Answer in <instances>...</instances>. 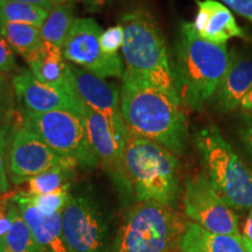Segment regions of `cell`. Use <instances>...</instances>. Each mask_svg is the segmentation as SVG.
<instances>
[{
    "mask_svg": "<svg viewBox=\"0 0 252 252\" xmlns=\"http://www.w3.org/2000/svg\"><path fill=\"white\" fill-rule=\"evenodd\" d=\"M86 6L87 11L89 12H99L109 6L113 0H80Z\"/></svg>",
    "mask_w": 252,
    "mask_h": 252,
    "instance_id": "cell-33",
    "label": "cell"
},
{
    "mask_svg": "<svg viewBox=\"0 0 252 252\" xmlns=\"http://www.w3.org/2000/svg\"><path fill=\"white\" fill-rule=\"evenodd\" d=\"M187 223L174 208L137 202L116 232L111 252H173Z\"/></svg>",
    "mask_w": 252,
    "mask_h": 252,
    "instance_id": "cell-5",
    "label": "cell"
},
{
    "mask_svg": "<svg viewBox=\"0 0 252 252\" xmlns=\"http://www.w3.org/2000/svg\"><path fill=\"white\" fill-rule=\"evenodd\" d=\"M0 252H7V251H6V249H5L4 245H2L1 242H0Z\"/></svg>",
    "mask_w": 252,
    "mask_h": 252,
    "instance_id": "cell-38",
    "label": "cell"
},
{
    "mask_svg": "<svg viewBox=\"0 0 252 252\" xmlns=\"http://www.w3.org/2000/svg\"><path fill=\"white\" fill-rule=\"evenodd\" d=\"M30 70L37 80L52 86L68 83V63L64 62L62 49L42 41L26 59Z\"/></svg>",
    "mask_w": 252,
    "mask_h": 252,
    "instance_id": "cell-19",
    "label": "cell"
},
{
    "mask_svg": "<svg viewBox=\"0 0 252 252\" xmlns=\"http://www.w3.org/2000/svg\"><path fill=\"white\" fill-rule=\"evenodd\" d=\"M48 11L36 6L14 1L0 0V24L21 23L41 27L46 20Z\"/></svg>",
    "mask_w": 252,
    "mask_h": 252,
    "instance_id": "cell-24",
    "label": "cell"
},
{
    "mask_svg": "<svg viewBox=\"0 0 252 252\" xmlns=\"http://www.w3.org/2000/svg\"><path fill=\"white\" fill-rule=\"evenodd\" d=\"M11 83L21 110L37 113L65 110L81 116L82 102L69 81L63 86H52L37 80L30 69H21Z\"/></svg>",
    "mask_w": 252,
    "mask_h": 252,
    "instance_id": "cell-13",
    "label": "cell"
},
{
    "mask_svg": "<svg viewBox=\"0 0 252 252\" xmlns=\"http://www.w3.org/2000/svg\"><path fill=\"white\" fill-rule=\"evenodd\" d=\"M100 48L106 55H118L119 49H122L124 43V28L121 24L108 28L102 32L99 36Z\"/></svg>",
    "mask_w": 252,
    "mask_h": 252,
    "instance_id": "cell-27",
    "label": "cell"
},
{
    "mask_svg": "<svg viewBox=\"0 0 252 252\" xmlns=\"http://www.w3.org/2000/svg\"><path fill=\"white\" fill-rule=\"evenodd\" d=\"M0 34L5 37L13 52L25 60L42 42L40 28L30 24H0Z\"/></svg>",
    "mask_w": 252,
    "mask_h": 252,
    "instance_id": "cell-23",
    "label": "cell"
},
{
    "mask_svg": "<svg viewBox=\"0 0 252 252\" xmlns=\"http://www.w3.org/2000/svg\"><path fill=\"white\" fill-rule=\"evenodd\" d=\"M71 185H67L64 187L58 189V190L53 191V193L36 195V196H30L32 203L35 206L41 213L45 215H53L55 213H61L64 209L65 204L68 203L69 197L71 193L69 191Z\"/></svg>",
    "mask_w": 252,
    "mask_h": 252,
    "instance_id": "cell-25",
    "label": "cell"
},
{
    "mask_svg": "<svg viewBox=\"0 0 252 252\" xmlns=\"http://www.w3.org/2000/svg\"><path fill=\"white\" fill-rule=\"evenodd\" d=\"M62 229L69 252H111V216L89 191L70 195L62 210Z\"/></svg>",
    "mask_w": 252,
    "mask_h": 252,
    "instance_id": "cell-7",
    "label": "cell"
},
{
    "mask_svg": "<svg viewBox=\"0 0 252 252\" xmlns=\"http://www.w3.org/2000/svg\"><path fill=\"white\" fill-rule=\"evenodd\" d=\"M250 115H251V116H252V112H251V113H250Z\"/></svg>",
    "mask_w": 252,
    "mask_h": 252,
    "instance_id": "cell-39",
    "label": "cell"
},
{
    "mask_svg": "<svg viewBox=\"0 0 252 252\" xmlns=\"http://www.w3.org/2000/svg\"><path fill=\"white\" fill-rule=\"evenodd\" d=\"M15 96L12 83H9L7 78L5 77L4 72L0 71V98H6V97Z\"/></svg>",
    "mask_w": 252,
    "mask_h": 252,
    "instance_id": "cell-34",
    "label": "cell"
},
{
    "mask_svg": "<svg viewBox=\"0 0 252 252\" xmlns=\"http://www.w3.org/2000/svg\"><path fill=\"white\" fill-rule=\"evenodd\" d=\"M229 60L226 43L208 42L197 35L193 23H181L172 69L182 105L195 111L202 109L224 77Z\"/></svg>",
    "mask_w": 252,
    "mask_h": 252,
    "instance_id": "cell-2",
    "label": "cell"
},
{
    "mask_svg": "<svg viewBox=\"0 0 252 252\" xmlns=\"http://www.w3.org/2000/svg\"><path fill=\"white\" fill-rule=\"evenodd\" d=\"M232 11L252 23V0H222Z\"/></svg>",
    "mask_w": 252,
    "mask_h": 252,
    "instance_id": "cell-30",
    "label": "cell"
},
{
    "mask_svg": "<svg viewBox=\"0 0 252 252\" xmlns=\"http://www.w3.org/2000/svg\"><path fill=\"white\" fill-rule=\"evenodd\" d=\"M15 116V115H14ZM14 116L8 121L0 131V194L7 193L8 182V147L11 141L12 127H13Z\"/></svg>",
    "mask_w": 252,
    "mask_h": 252,
    "instance_id": "cell-26",
    "label": "cell"
},
{
    "mask_svg": "<svg viewBox=\"0 0 252 252\" xmlns=\"http://www.w3.org/2000/svg\"><path fill=\"white\" fill-rule=\"evenodd\" d=\"M241 108L245 110L248 112H252V89L249 91L247 96L244 97V99L242 100L241 103Z\"/></svg>",
    "mask_w": 252,
    "mask_h": 252,
    "instance_id": "cell-36",
    "label": "cell"
},
{
    "mask_svg": "<svg viewBox=\"0 0 252 252\" xmlns=\"http://www.w3.org/2000/svg\"><path fill=\"white\" fill-rule=\"evenodd\" d=\"M119 24L124 28L122 78L149 84L179 99L165 39L153 15L137 7L123 15Z\"/></svg>",
    "mask_w": 252,
    "mask_h": 252,
    "instance_id": "cell-4",
    "label": "cell"
},
{
    "mask_svg": "<svg viewBox=\"0 0 252 252\" xmlns=\"http://www.w3.org/2000/svg\"><path fill=\"white\" fill-rule=\"evenodd\" d=\"M20 119L26 127L61 157L72 160L86 169L98 165L81 116L65 110L40 113L21 110Z\"/></svg>",
    "mask_w": 252,
    "mask_h": 252,
    "instance_id": "cell-8",
    "label": "cell"
},
{
    "mask_svg": "<svg viewBox=\"0 0 252 252\" xmlns=\"http://www.w3.org/2000/svg\"><path fill=\"white\" fill-rule=\"evenodd\" d=\"M77 163L70 159L59 163L47 171L40 173L28 181V190L26 193L32 196L53 193L58 189L71 185V179L74 178L75 168Z\"/></svg>",
    "mask_w": 252,
    "mask_h": 252,
    "instance_id": "cell-22",
    "label": "cell"
},
{
    "mask_svg": "<svg viewBox=\"0 0 252 252\" xmlns=\"http://www.w3.org/2000/svg\"><path fill=\"white\" fill-rule=\"evenodd\" d=\"M68 81L76 96L86 105L100 113L122 144L126 145L128 130L121 112V98L116 83L68 63Z\"/></svg>",
    "mask_w": 252,
    "mask_h": 252,
    "instance_id": "cell-12",
    "label": "cell"
},
{
    "mask_svg": "<svg viewBox=\"0 0 252 252\" xmlns=\"http://www.w3.org/2000/svg\"><path fill=\"white\" fill-rule=\"evenodd\" d=\"M186 216L207 231L220 235H239L238 217L217 193L206 173L188 179L184 193Z\"/></svg>",
    "mask_w": 252,
    "mask_h": 252,
    "instance_id": "cell-9",
    "label": "cell"
},
{
    "mask_svg": "<svg viewBox=\"0 0 252 252\" xmlns=\"http://www.w3.org/2000/svg\"><path fill=\"white\" fill-rule=\"evenodd\" d=\"M81 117L84 122L88 139L98 165H102L108 172L119 190L125 193V181L123 174V156L125 145L117 139L105 117L83 102Z\"/></svg>",
    "mask_w": 252,
    "mask_h": 252,
    "instance_id": "cell-14",
    "label": "cell"
},
{
    "mask_svg": "<svg viewBox=\"0 0 252 252\" xmlns=\"http://www.w3.org/2000/svg\"><path fill=\"white\" fill-rule=\"evenodd\" d=\"M36 242L45 252H69L62 229V212L45 215L32 203L26 193L12 196Z\"/></svg>",
    "mask_w": 252,
    "mask_h": 252,
    "instance_id": "cell-17",
    "label": "cell"
},
{
    "mask_svg": "<svg viewBox=\"0 0 252 252\" xmlns=\"http://www.w3.org/2000/svg\"><path fill=\"white\" fill-rule=\"evenodd\" d=\"M206 174L225 202L234 209H252V171L210 123L194 134Z\"/></svg>",
    "mask_w": 252,
    "mask_h": 252,
    "instance_id": "cell-6",
    "label": "cell"
},
{
    "mask_svg": "<svg viewBox=\"0 0 252 252\" xmlns=\"http://www.w3.org/2000/svg\"><path fill=\"white\" fill-rule=\"evenodd\" d=\"M64 160L67 159L50 149L39 135L26 127L21 119L20 123L13 122L8 147V178L12 184L28 182Z\"/></svg>",
    "mask_w": 252,
    "mask_h": 252,
    "instance_id": "cell-11",
    "label": "cell"
},
{
    "mask_svg": "<svg viewBox=\"0 0 252 252\" xmlns=\"http://www.w3.org/2000/svg\"><path fill=\"white\" fill-rule=\"evenodd\" d=\"M242 239H243V243L245 245V248H247L248 252H252V243H250V242H248V241H245L243 237H242Z\"/></svg>",
    "mask_w": 252,
    "mask_h": 252,
    "instance_id": "cell-37",
    "label": "cell"
},
{
    "mask_svg": "<svg viewBox=\"0 0 252 252\" xmlns=\"http://www.w3.org/2000/svg\"><path fill=\"white\" fill-rule=\"evenodd\" d=\"M238 134L252 162V116L250 113L242 115L238 126Z\"/></svg>",
    "mask_w": 252,
    "mask_h": 252,
    "instance_id": "cell-29",
    "label": "cell"
},
{
    "mask_svg": "<svg viewBox=\"0 0 252 252\" xmlns=\"http://www.w3.org/2000/svg\"><path fill=\"white\" fill-rule=\"evenodd\" d=\"M99 25L93 18H76L62 47L64 60L100 78L123 77L124 65L119 55H106L100 48Z\"/></svg>",
    "mask_w": 252,
    "mask_h": 252,
    "instance_id": "cell-10",
    "label": "cell"
},
{
    "mask_svg": "<svg viewBox=\"0 0 252 252\" xmlns=\"http://www.w3.org/2000/svg\"><path fill=\"white\" fill-rule=\"evenodd\" d=\"M252 89V48L232 49L229 65L213 96V104L220 113L235 111Z\"/></svg>",
    "mask_w": 252,
    "mask_h": 252,
    "instance_id": "cell-15",
    "label": "cell"
},
{
    "mask_svg": "<svg viewBox=\"0 0 252 252\" xmlns=\"http://www.w3.org/2000/svg\"><path fill=\"white\" fill-rule=\"evenodd\" d=\"M123 174L125 195L135 202H156L175 208L181 194L179 160L156 141L128 132Z\"/></svg>",
    "mask_w": 252,
    "mask_h": 252,
    "instance_id": "cell-3",
    "label": "cell"
},
{
    "mask_svg": "<svg viewBox=\"0 0 252 252\" xmlns=\"http://www.w3.org/2000/svg\"><path fill=\"white\" fill-rule=\"evenodd\" d=\"M75 20L76 18L70 2L55 6L48 12L46 20L40 27L41 39L62 49Z\"/></svg>",
    "mask_w": 252,
    "mask_h": 252,
    "instance_id": "cell-21",
    "label": "cell"
},
{
    "mask_svg": "<svg viewBox=\"0 0 252 252\" xmlns=\"http://www.w3.org/2000/svg\"><path fill=\"white\" fill-rule=\"evenodd\" d=\"M8 216L11 226L8 232L0 239L7 252H45L34 237L20 210L11 197L8 202Z\"/></svg>",
    "mask_w": 252,
    "mask_h": 252,
    "instance_id": "cell-20",
    "label": "cell"
},
{
    "mask_svg": "<svg viewBox=\"0 0 252 252\" xmlns=\"http://www.w3.org/2000/svg\"><path fill=\"white\" fill-rule=\"evenodd\" d=\"M14 1H19V2H24V4L36 6V7L43 8V9H46V11L49 12L50 9L54 8L55 6L64 4V2H67L68 0H14Z\"/></svg>",
    "mask_w": 252,
    "mask_h": 252,
    "instance_id": "cell-32",
    "label": "cell"
},
{
    "mask_svg": "<svg viewBox=\"0 0 252 252\" xmlns=\"http://www.w3.org/2000/svg\"><path fill=\"white\" fill-rule=\"evenodd\" d=\"M197 12L194 30L201 39L216 45H224L230 39H245L247 34L238 26L229 7L216 0H196Z\"/></svg>",
    "mask_w": 252,
    "mask_h": 252,
    "instance_id": "cell-16",
    "label": "cell"
},
{
    "mask_svg": "<svg viewBox=\"0 0 252 252\" xmlns=\"http://www.w3.org/2000/svg\"><path fill=\"white\" fill-rule=\"evenodd\" d=\"M119 98L130 133L156 141L175 156L186 152L189 131L180 100L158 88L126 78L122 81Z\"/></svg>",
    "mask_w": 252,
    "mask_h": 252,
    "instance_id": "cell-1",
    "label": "cell"
},
{
    "mask_svg": "<svg viewBox=\"0 0 252 252\" xmlns=\"http://www.w3.org/2000/svg\"><path fill=\"white\" fill-rule=\"evenodd\" d=\"M180 252H248L242 235H220L188 222L179 242Z\"/></svg>",
    "mask_w": 252,
    "mask_h": 252,
    "instance_id": "cell-18",
    "label": "cell"
},
{
    "mask_svg": "<svg viewBox=\"0 0 252 252\" xmlns=\"http://www.w3.org/2000/svg\"><path fill=\"white\" fill-rule=\"evenodd\" d=\"M14 99L15 96L0 98V131L15 115Z\"/></svg>",
    "mask_w": 252,
    "mask_h": 252,
    "instance_id": "cell-31",
    "label": "cell"
},
{
    "mask_svg": "<svg viewBox=\"0 0 252 252\" xmlns=\"http://www.w3.org/2000/svg\"><path fill=\"white\" fill-rule=\"evenodd\" d=\"M17 68L14 52L4 36L0 34V71L11 72Z\"/></svg>",
    "mask_w": 252,
    "mask_h": 252,
    "instance_id": "cell-28",
    "label": "cell"
},
{
    "mask_svg": "<svg viewBox=\"0 0 252 252\" xmlns=\"http://www.w3.org/2000/svg\"><path fill=\"white\" fill-rule=\"evenodd\" d=\"M242 237H243L245 241L252 243V209H250V213H249L247 220H245Z\"/></svg>",
    "mask_w": 252,
    "mask_h": 252,
    "instance_id": "cell-35",
    "label": "cell"
}]
</instances>
